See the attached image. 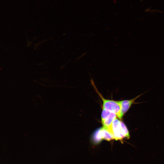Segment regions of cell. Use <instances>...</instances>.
Masks as SVG:
<instances>
[{
    "mask_svg": "<svg viewBox=\"0 0 164 164\" xmlns=\"http://www.w3.org/2000/svg\"><path fill=\"white\" fill-rule=\"evenodd\" d=\"M145 92L137 96L132 99L120 101L121 107V118H122L128 110L131 105L135 103V100Z\"/></svg>",
    "mask_w": 164,
    "mask_h": 164,
    "instance_id": "5b68a950",
    "label": "cell"
},
{
    "mask_svg": "<svg viewBox=\"0 0 164 164\" xmlns=\"http://www.w3.org/2000/svg\"><path fill=\"white\" fill-rule=\"evenodd\" d=\"M106 129L116 140L124 138H129L130 137L128 130L125 124L116 118L111 126Z\"/></svg>",
    "mask_w": 164,
    "mask_h": 164,
    "instance_id": "6da1fadb",
    "label": "cell"
},
{
    "mask_svg": "<svg viewBox=\"0 0 164 164\" xmlns=\"http://www.w3.org/2000/svg\"><path fill=\"white\" fill-rule=\"evenodd\" d=\"M116 116L117 115L114 113L103 108L101 115L103 127L105 129L110 127Z\"/></svg>",
    "mask_w": 164,
    "mask_h": 164,
    "instance_id": "277c9868",
    "label": "cell"
},
{
    "mask_svg": "<svg viewBox=\"0 0 164 164\" xmlns=\"http://www.w3.org/2000/svg\"><path fill=\"white\" fill-rule=\"evenodd\" d=\"M92 138L93 143L95 144L99 143L103 139L110 141L114 139L111 134L103 127L97 130Z\"/></svg>",
    "mask_w": 164,
    "mask_h": 164,
    "instance_id": "3957f363",
    "label": "cell"
},
{
    "mask_svg": "<svg viewBox=\"0 0 164 164\" xmlns=\"http://www.w3.org/2000/svg\"><path fill=\"white\" fill-rule=\"evenodd\" d=\"M91 81L95 90L103 101V108L114 113L119 118L121 119L120 101H116L104 99L97 91L92 79H91Z\"/></svg>",
    "mask_w": 164,
    "mask_h": 164,
    "instance_id": "7a4b0ae2",
    "label": "cell"
}]
</instances>
